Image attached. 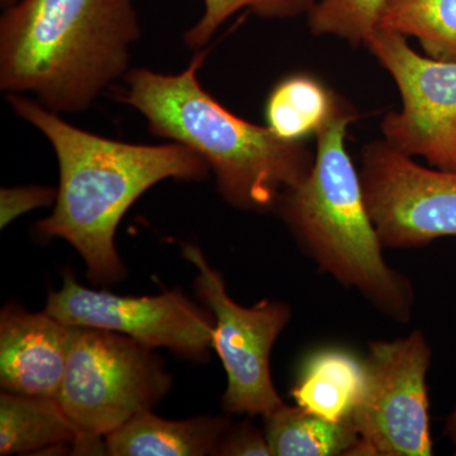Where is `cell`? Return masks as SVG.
Segmentation results:
<instances>
[{
  "mask_svg": "<svg viewBox=\"0 0 456 456\" xmlns=\"http://www.w3.org/2000/svg\"><path fill=\"white\" fill-rule=\"evenodd\" d=\"M272 456L353 455L359 435L350 422H331L301 407H279L264 416Z\"/></svg>",
  "mask_w": 456,
  "mask_h": 456,
  "instance_id": "cell-15",
  "label": "cell"
},
{
  "mask_svg": "<svg viewBox=\"0 0 456 456\" xmlns=\"http://www.w3.org/2000/svg\"><path fill=\"white\" fill-rule=\"evenodd\" d=\"M318 0H204L202 18L184 33L191 49H202L222 25L242 9L265 20H288L308 14Z\"/></svg>",
  "mask_w": 456,
  "mask_h": 456,
  "instance_id": "cell-19",
  "label": "cell"
},
{
  "mask_svg": "<svg viewBox=\"0 0 456 456\" xmlns=\"http://www.w3.org/2000/svg\"><path fill=\"white\" fill-rule=\"evenodd\" d=\"M17 2H20V0H0L4 8L11 7V5L16 4Z\"/></svg>",
  "mask_w": 456,
  "mask_h": 456,
  "instance_id": "cell-23",
  "label": "cell"
},
{
  "mask_svg": "<svg viewBox=\"0 0 456 456\" xmlns=\"http://www.w3.org/2000/svg\"><path fill=\"white\" fill-rule=\"evenodd\" d=\"M57 191L49 187H13L0 191V226L7 227L32 209L47 207L56 202Z\"/></svg>",
  "mask_w": 456,
  "mask_h": 456,
  "instance_id": "cell-20",
  "label": "cell"
},
{
  "mask_svg": "<svg viewBox=\"0 0 456 456\" xmlns=\"http://www.w3.org/2000/svg\"><path fill=\"white\" fill-rule=\"evenodd\" d=\"M73 327L57 401L83 434L106 437L169 392L171 377L151 347L117 332Z\"/></svg>",
  "mask_w": 456,
  "mask_h": 456,
  "instance_id": "cell-5",
  "label": "cell"
},
{
  "mask_svg": "<svg viewBox=\"0 0 456 456\" xmlns=\"http://www.w3.org/2000/svg\"><path fill=\"white\" fill-rule=\"evenodd\" d=\"M432 351L416 330L369 342L367 384L349 422L359 435L354 456H430L428 378Z\"/></svg>",
  "mask_w": 456,
  "mask_h": 456,
  "instance_id": "cell-6",
  "label": "cell"
},
{
  "mask_svg": "<svg viewBox=\"0 0 456 456\" xmlns=\"http://www.w3.org/2000/svg\"><path fill=\"white\" fill-rule=\"evenodd\" d=\"M387 0H320L311 9L308 25L314 35H331L353 46L365 45L377 29Z\"/></svg>",
  "mask_w": 456,
  "mask_h": 456,
  "instance_id": "cell-18",
  "label": "cell"
},
{
  "mask_svg": "<svg viewBox=\"0 0 456 456\" xmlns=\"http://www.w3.org/2000/svg\"><path fill=\"white\" fill-rule=\"evenodd\" d=\"M444 431H445V435L448 436V439L456 445V410L452 411V412L448 416V419H446L445 428H444Z\"/></svg>",
  "mask_w": 456,
  "mask_h": 456,
  "instance_id": "cell-22",
  "label": "cell"
},
{
  "mask_svg": "<svg viewBox=\"0 0 456 456\" xmlns=\"http://www.w3.org/2000/svg\"><path fill=\"white\" fill-rule=\"evenodd\" d=\"M358 118L336 94L331 114L316 132L310 174L287 189L275 208L318 268L358 289L387 317L407 323L415 305L412 283L384 260L359 171L345 146L347 127Z\"/></svg>",
  "mask_w": 456,
  "mask_h": 456,
  "instance_id": "cell-4",
  "label": "cell"
},
{
  "mask_svg": "<svg viewBox=\"0 0 456 456\" xmlns=\"http://www.w3.org/2000/svg\"><path fill=\"white\" fill-rule=\"evenodd\" d=\"M365 46L392 75L403 102L401 112L384 117V140L435 169L456 171V62L419 55L407 37L379 28Z\"/></svg>",
  "mask_w": 456,
  "mask_h": 456,
  "instance_id": "cell-9",
  "label": "cell"
},
{
  "mask_svg": "<svg viewBox=\"0 0 456 456\" xmlns=\"http://www.w3.org/2000/svg\"><path fill=\"white\" fill-rule=\"evenodd\" d=\"M335 97V93L310 75L285 77L273 89L266 104L269 127L288 141L316 134L331 114Z\"/></svg>",
  "mask_w": 456,
  "mask_h": 456,
  "instance_id": "cell-17",
  "label": "cell"
},
{
  "mask_svg": "<svg viewBox=\"0 0 456 456\" xmlns=\"http://www.w3.org/2000/svg\"><path fill=\"white\" fill-rule=\"evenodd\" d=\"M455 454H456V452H455Z\"/></svg>",
  "mask_w": 456,
  "mask_h": 456,
  "instance_id": "cell-24",
  "label": "cell"
},
{
  "mask_svg": "<svg viewBox=\"0 0 456 456\" xmlns=\"http://www.w3.org/2000/svg\"><path fill=\"white\" fill-rule=\"evenodd\" d=\"M69 326L128 336L147 347H167L187 358H206L213 347L215 317L180 290L123 297L83 287L69 270L59 292L50 290L46 310Z\"/></svg>",
  "mask_w": 456,
  "mask_h": 456,
  "instance_id": "cell-10",
  "label": "cell"
},
{
  "mask_svg": "<svg viewBox=\"0 0 456 456\" xmlns=\"http://www.w3.org/2000/svg\"><path fill=\"white\" fill-rule=\"evenodd\" d=\"M359 174L384 248H419L456 237V171L421 167L383 140L362 149Z\"/></svg>",
  "mask_w": 456,
  "mask_h": 456,
  "instance_id": "cell-8",
  "label": "cell"
},
{
  "mask_svg": "<svg viewBox=\"0 0 456 456\" xmlns=\"http://www.w3.org/2000/svg\"><path fill=\"white\" fill-rule=\"evenodd\" d=\"M140 36L134 0H20L0 18V89L83 112L130 71Z\"/></svg>",
  "mask_w": 456,
  "mask_h": 456,
  "instance_id": "cell-2",
  "label": "cell"
},
{
  "mask_svg": "<svg viewBox=\"0 0 456 456\" xmlns=\"http://www.w3.org/2000/svg\"><path fill=\"white\" fill-rule=\"evenodd\" d=\"M377 28L412 36L431 59L456 62V0H387Z\"/></svg>",
  "mask_w": 456,
  "mask_h": 456,
  "instance_id": "cell-16",
  "label": "cell"
},
{
  "mask_svg": "<svg viewBox=\"0 0 456 456\" xmlns=\"http://www.w3.org/2000/svg\"><path fill=\"white\" fill-rule=\"evenodd\" d=\"M222 417H197L171 421L145 411L106 436L108 454L114 456L217 455L230 428Z\"/></svg>",
  "mask_w": 456,
  "mask_h": 456,
  "instance_id": "cell-12",
  "label": "cell"
},
{
  "mask_svg": "<svg viewBox=\"0 0 456 456\" xmlns=\"http://www.w3.org/2000/svg\"><path fill=\"white\" fill-rule=\"evenodd\" d=\"M73 326L47 312L29 314L8 305L0 317V384L3 391L59 398Z\"/></svg>",
  "mask_w": 456,
  "mask_h": 456,
  "instance_id": "cell-11",
  "label": "cell"
},
{
  "mask_svg": "<svg viewBox=\"0 0 456 456\" xmlns=\"http://www.w3.org/2000/svg\"><path fill=\"white\" fill-rule=\"evenodd\" d=\"M217 455L272 456L265 432L257 430L250 422L230 426L221 441Z\"/></svg>",
  "mask_w": 456,
  "mask_h": 456,
  "instance_id": "cell-21",
  "label": "cell"
},
{
  "mask_svg": "<svg viewBox=\"0 0 456 456\" xmlns=\"http://www.w3.org/2000/svg\"><path fill=\"white\" fill-rule=\"evenodd\" d=\"M83 432L59 401L3 391L0 395V454L64 450Z\"/></svg>",
  "mask_w": 456,
  "mask_h": 456,
  "instance_id": "cell-14",
  "label": "cell"
},
{
  "mask_svg": "<svg viewBox=\"0 0 456 456\" xmlns=\"http://www.w3.org/2000/svg\"><path fill=\"white\" fill-rule=\"evenodd\" d=\"M183 253L198 270L197 297L215 317L213 349L227 374L224 410L251 416L274 412L284 402L273 384L270 355L289 322V305L264 299L254 307H242L228 296L220 273L207 263L200 248L188 245Z\"/></svg>",
  "mask_w": 456,
  "mask_h": 456,
  "instance_id": "cell-7",
  "label": "cell"
},
{
  "mask_svg": "<svg viewBox=\"0 0 456 456\" xmlns=\"http://www.w3.org/2000/svg\"><path fill=\"white\" fill-rule=\"evenodd\" d=\"M14 113L44 134L59 163L56 206L38 232L73 246L95 284L125 278L117 227L132 204L165 179L203 180L209 165L178 142L136 145L80 130L31 98L7 94Z\"/></svg>",
  "mask_w": 456,
  "mask_h": 456,
  "instance_id": "cell-1",
  "label": "cell"
},
{
  "mask_svg": "<svg viewBox=\"0 0 456 456\" xmlns=\"http://www.w3.org/2000/svg\"><path fill=\"white\" fill-rule=\"evenodd\" d=\"M207 51L179 74L132 69L119 99L139 110L154 136L187 146L206 160L228 203L270 211L287 189L310 174L314 156L302 141L246 122L206 92L198 79Z\"/></svg>",
  "mask_w": 456,
  "mask_h": 456,
  "instance_id": "cell-3",
  "label": "cell"
},
{
  "mask_svg": "<svg viewBox=\"0 0 456 456\" xmlns=\"http://www.w3.org/2000/svg\"><path fill=\"white\" fill-rule=\"evenodd\" d=\"M364 360L349 351L325 349L303 362L292 397L297 406L331 422H349L365 391Z\"/></svg>",
  "mask_w": 456,
  "mask_h": 456,
  "instance_id": "cell-13",
  "label": "cell"
}]
</instances>
